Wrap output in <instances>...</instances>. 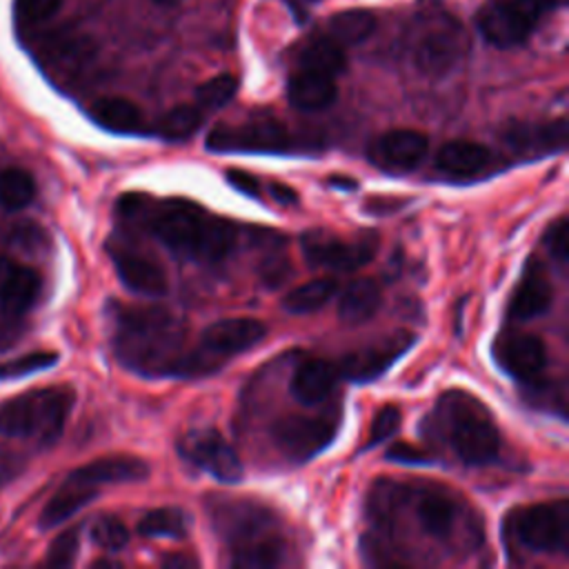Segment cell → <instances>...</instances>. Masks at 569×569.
<instances>
[{"instance_id":"cell-50","label":"cell","mask_w":569,"mask_h":569,"mask_svg":"<svg viewBox=\"0 0 569 569\" xmlns=\"http://www.w3.org/2000/svg\"><path fill=\"white\" fill-rule=\"evenodd\" d=\"M16 267H18V262H13V260L7 258V256H0V293H2V289L7 287L9 278L13 276Z\"/></svg>"},{"instance_id":"cell-6","label":"cell","mask_w":569,"mask_h":569,"mask_svg":"<svg viewBox=\"0 0 569 569\" xmlns=\"http://www.w3.org/2000/svg\"><path fill=\"white\" fill-rule=\"evenodd\" d=\"M267 327L256 318H222L202 331L198 347L187 351L180 376L213 373L227 358L258 345Z\"/></svg>"},{"instance_id":"cell-14","label":"cell","mask_w":569,"mask_h":569,"mask_svg":"<svg viewBox=\"0 0 569 569\" xmlns=\"http://www.w3.org/2000/svg\"><path fill=\"white\" fill-rule=\"evenodd\" d=\"M218 531L231 547L276 533V518L267 507L251 500H216L209 507Z\"/></svg>"},{"instance_id":"cell-38","label":"cell","mask_w":569,"mask_h":569,"mask_svg":"<svg viewBox=\"0 0 569 569\" xmlns=\"http://www.w3.org/2000/svg\"><path fill=\"white\" fill-rule=\"evenodd\" d=\"M91 540L107 551H118L129 542V529L116 516H102L91 525Z\"/></svg>"},{"instance_id":"cell-7","label":"cell","mask_w":569,"mask_h":569,"mask_svg":"<svg viewBox=\"0 0 569 569\" xmlns=\"http://www.w3.org/2000/svg\"><path fill=\"white\" fill-rule=\"evenodd\" d=\"M507 536L533 553L569 551V502H538L509 511L505 520Z\"/></svg>"},{"instance_id":"cell-17","label":"cell","mask_w":569,"mask_h":569,"mask_svg":"<svg viewBox=\"0 0 569 569\" xmlns=\"http://www.w3.org/2000/svg\"><path fill=\"white\" fill-rule=\"evenodd\" d=\"M413 513L420 531L438 542H447L456 536L462 505L440 487H422L413 502Z\"/></svg>"},{"instance_id":"cell-46","label":"cell","mask_w":569,"mask_h":569,"mask_svg":"<svg viewBox=\"0 0 569 569\" xmlns=\"http://www.w3.org/2000/svg\"><path fill=\"white\" fill-rule=\"evenodd\" d=\"M224 176H227V182L236 191H240V193H244L249 198H258L260 196V182H258V178L253 173L242 171V169H227Z\"/></svg>"},{"instance_id":"cell-15","label":"cell","mask_w":569,"mask_h":569,"mask_svg":"<svg viewBox=\"0 0 569 569\" xmlns=\"http://www.w3.org/2000/svg\"><path fill=\"white\" fill-rule=\"evenodd\" d=\"M416 342V336L411 331L398 329L371 345H365L342 358L338 365V373L347 380L367 382L380 378L411 345Z\"/></svg>"},{"instance_id":"cell-19","label":"cell","mask_w":569,"mask_h":569,"mask_svg":"<svg viewBox=\"0 0 569 569\" xmlns=\"http://www.w3.org/2000/svg\"><path fill=\"white\" fill-rule=\"evenodd\" d=\"M109 253L116 273L127 289L149 298H158L167 291L164 269L147 253H140L129 244H109Z\"/></svg>"},{"instance_id":"cell-44","label":"cell","mask_w":569,"mask_h":569,"mask_svg":"<svg viewBox=\"0 0 569 569\" xmlns=\"http://www.w3.org/2000/svg\"><path fill=\"white\" fill-rule=\"evenodd\" d=\"M260 271V280L267 284V287H280L289 276H291V264L287 262L284 256L276 253V256H269L260 262L258 267Z\"/></svg>"},{"instance_id":"cell-22","label":"cell","mask_w":569,"mask_h":569,"mask_svg":"<svg viewBox=\"0 0 569 569\" xmlns=\"http://www.w3.org/2000/svg\"><path fill=\"white\" fill-rule=\"evenodd\" d=\"M493 162L491 151L471 140H451L436 153V169L451 178H473L489 169Z\"/></svg>"},{"instance_id":"cell-33","label":"cell","mask_w":569,"mask_h":569,"mask_svg":"<svg viewBox=\"0 0 569 569\" xmlns=\"http://www.w3.org/2000/svg\"><path fill=\"white\" fill-rule=\"evenodd\" d=\"M91 56V47L82 38H58L44 47L42 60L49 69L60 73L78 71Z\"/></svg>"},{"instance_id":"cell-24","label":"cell","mask_w":569,"mask_h":569,"mask_svg":"<svg viewBox=\"0 0 569 569\" xmlns=\"http://www.w3.org/2000/svg\"><path fill=\"white\" fill-rule=\"evenodd\" d=\"M507 142L522 153H553L567 144V120L556 118L542 124H518L507 133Z\"/></svg>"},{"instance_id":"cell-29","label":"cell","mask_w":569,"mask_h":569,"mask_svg":"<svg viewBox=\"0 0 569 569\" xmlns=\"http://www.w3.org/2000/svg\"><path fill=\"white\" fill-rule=\"evenodd\" d=\"M376 31V16L367 9H345L329 16L325 33L340 47H351L365 42Z\"/></svg>"},{"instance_id":"cell-28","label":"cell","mask_w":569,"mask_h":569,"mask_svg":"<svg viewBox=\"0 0 569 569\" xmlns=\"http://www.w3.org/2000/svg\"><path fill=\"white\" fill-rule=\"evenodd\" d=\"M298 64H300V69H309V71H318V73L336 78L347 67L345 47H340L327 33L313 36L302 42L300 53H298Z\"/></svg>"},{"instance_id":"cell-37","label":"cell","mask_w":569,"mask_h":569,"mask_svg":"<svg viewBox=\"0 0 569 569\" xmlns=\"http://www.w3.org/2000/svg\"><path fill=\"white\" fill-rule=\"evenodd\" d=\"M236 91L238 78L231 73H220L196 89V104L200 109H220L236 96Z\"/></svg>"},{"instance_id":"cell-30","label":"cell","mask_w":569,"mask_h":569,"mask_svg":"<svg viewBox=\"0 0 569 569\" xmlns=\"http://www.w3.org/2000/svg\"><path fill=\"white\" fill-rule=\"evenodd\" d=\"M282 556H284V545L278 533H269V536L231 547V565L242 569L276 567L282 562Z\"/></svg>"},{"instance_id":"cell-42","label":"cell","mask_w":569,"mask_h":569,"mask_svg":"<svg viewBox=\"0 0 569 569\" xmlns=\"http://www.w3.org/2000/svg\"><path fill=\"white\" fill-rule=\"evenodd\" d=\"M400 420H402V416H400V409H398L396 405H385V407H380L378 413H376L373 420H371L365 449L376 447V445L389 440V438L398 431Z\"/></svg>"},{"instance_id":"cell-36","label":"cell","mask_w":569,"mask_h":569,"mask_svg":"<svg viewBox=\"0 0 569 569\" xmlns=\"http://www.w3.org/2000/svg\"><path fill=\"white\" fill-rule=\"evenodd\" d=\"M202 124V109L198 104H178L169 109L158 122V136L164 140H184Z\"/></svg>"},{"instance_id":"cell-49","label":"cell","mask_w":569,"mask_h":569,"mask_svg":"<svg viewBox=\"0 0 569 569\" xmlns=\"http://www.w3.org/2000/svg\"><path fill=\"white\" fill-rule=\"evenodd\" d=\"M400 204H405V200H393V198H380V196H378V198H371L365 207L371 209V211H376V213H380L382 209H385V211H393V209L400 207Z\"/></svg>"},{"instance_id":"cell-13","label":"cell","mask_w":569,"mask_h":569,"mask_svg":"<svg viewBox=\"0 0 569 569\" xmlns=\"http://www.w3.org/2000/svg\"><path fill=\"white\" fill-rule=\"evenodd\" d=\"M491 353L496 365L511 378L520 380L522 385L538 380L547 367L545 342L527 331H500L491 345Z\"/></svg>"},{"instance_id":"cell-20","label":"cell","mask_w":569,"mask_h":569,"mask_svg":"<svg viewBox=\"0 0 569 569\" xmlns=\"http://www.w3.org/2000/svg\"><path fill=\"white\" fill-rule=\"evenodd\" d=\"M338 378H340V373H338L336 365H331L327 360L309 358L296 367L291 382H289V391L300 405L316 407L331 396Z\"/></svg>"},{"instance_id":"cell-1","label":"cell","mask_w":569,"mask_h":569,"mask_svg":"<svg viewBox=\"0 0 569 569\" xmlns=\"http://www.w3.org/2000/svg\"><path fill=\"white\" fill-rule=\"evenodd\" d=\"M118 216L129 224L142 227L173 253L200 262L227 258L238 242L233 222L209 216L200 204L184 198L151 200L140 193H127L118 202Z\"/></svg>"},{"instance_id":"cell-40","label":"cell","mask_w":569,"mask_h":569,"mask_svg":"<svg viewBox=\"0 0 569 569\" xmlns=\"http://www.w3.org/2000/svg\"><path fill=\"white\" fill-rule=\"evenodd\" d=\"M78 547H80V527L64 529L49 545L47 565L49 567H69V565H73L76 556H78Z\"/></svg>"},{"instance_id":"cell-35","label":"cell","mask_w":569,"mask_h":569,"mask_svg":"<svg viewBox=\"0 0 569 569\" xmlns=\"http://www.w3.org/2000/svg\"><path fill=\"white\" fill-rule=\"evenodd\" d=\"M36 196L33 176L22 167H7L0 171V207L7 211L24 209Z\"/></svg>"},{"instance_id":"cell-31","label":"cell","mask_w":569,"mask_h":569,"mask_svg":"<svg viewBox=\"0 0 569 569\" xmlns=\"http://www.w3.org/2000/svg\"><path fill=\"white\" fill-rule=\"evenodd\" d=\"M40 289H42V280L38 271L18 264L7 287L0 293V305L11 313H24L38 300Z\"/></svg>"},{"instance_id":"cell-3","label":"cell","mask_w":569,"mask_h":569,"mask_svg":"<svg viewBox=\"0 0 569 569\" xmlns=\"http://www.w3.org/2000/svg\"><path fill=\"white\" fill-rule=\"evenodd\" d=\"M431 433L465 465H489L500 456V429L473 393L465 389L445 391L429 418Z\"/></svg>"},{"instance_id":"cell-39","label":"cell","mask_w":569,"mask_h":569,"mask_svg":"<svg viewBox=\"0 0 569 569\" xmlns=\"http://www.w3.org/2000/svg\"><path fill=\"white\" fill-rule=\"evenodd\" d=\"M56 362H58V353H56V351H33V353L20 356V358H16V360L2 362V365H0V380H7V378H22V376H29V373H33V371L53 367Z\"/></svg>"},{"instance_id":"cell-51","label":"cell","mask_w":569,"mask_h":569,"mask_svg":"<svg viewBox=\"0 0 569 569\" xmlns=\"http://www.w3.org/2000/svg\"><path fill=\"white\" fill-rule=\"evenodd\" d=\"M331 184H336V187H349V189L356 187V182H353V180H345V176H331Z\"/></svg>"},{"instance_id":"cell-27","label":"cell","mask_w":569,"mask_h":569,"mask_svg":"<svg viewBox=\"0 0 569 569\" xmlns=\"http://www.w3.org/2000/svg\"><path fill=\"white\" fill-rule=\"evenodd\" d=\"M382 302V289L373 278H356L351 280L338 300V316L349 325H358L369 320Z\"/></svg>"},{"instance_id":"cell-47","label":"cell","mask_w":569,"mask_h":569,"mask_svg":"<svg viewBox=\"0 0 569 569\" xmlns=\"http://www.w3.org/2000/svg\"><path fill=\"white\" fill-rule=\"evenodd\" d=\"M269 196L276 200V202H280V204H296L298 202V193L289 187V184H284V182H269Z\"/></svg>"},{"instance_id":"cell-4","label":"cell","mask_w":569,"mask_h":569,"mask_svg":"<svg viewBox=\"0 0 569 569\" xmlns=\"http://www.w3.org/2000/svg\"><path fill=\"white\" fill-rule=\"evenodd\" d=\"M409 58L427 78L449 73L467 53L469 40L462 24L442 7L425 4L409 24Z\"/></svg>"},{"instance_id":"cell-16","label":"cell","mask_w":569,"mask_h":569,"mask_svg":"<svg viewBox=\"0 0 569 569\" xmlns=\"http://www.w3.org/2000/svg\"><path fill=\"white\" fill-rule=\"evenodd\" d=\"M429 138L425 133L416 129H391L369 142L367 158L387 173H407L425 160Z\"/></svg>"},{"instance_id":"cell-18","label":"cell","mask_w":569,"mask_h":569,"mask_svg":"<svg viewBox=\"0 0 569 569\" xmlns=\"http://www.w3.org/2000/svg\"><path fill=\"white\" fill-rule=\"evenodd\" d=\"M553 300V287L545 264L538 258H529L516 282V289L507 305L509 320H531L542 316Z\"/></svg>"},{"instance_id":"cell-41","label":"cell","mask_w":569,"mask_h":569,"mask_svg":"<svg viewBox=\"0 0 569 569\" xmlns=\"http://www.w3.org/2000/svg\"><path fill=\"white\" fill-rule=\"evenodd\" d=\"M60 4L62 0H16L13 9L22 27H36L51 20L58 13Z\"/></svg>"},{"instance_id":"cell-12","label":"cell","mask_w":569,"mask_h":569,"mask_svg":"<svg viewBox=\"0 0 569 569\" xmlns=\"http://www.w3.org/2000/svg\"><path fill=\"white\" fill-rule=\"evenodd\" d=\"M302 253L311 267L351 271L369 262L376 253L378 238L373 233H360L353 240L338 238L329 231L311 229L302 236Z\"/></svg>"},{"instance_id":"cell-23","label":"cell","mask_w":569,"mask_h":569,"mask_svg":"<svg viewBox=\"0 0 569 569\" xmlns=\"http://www.w3.org/2000/svg\"><path fill=\"white\" fill-rule=\"evenodd\" d=\"M336 80L309 69H298L287 84V98L300 111H322L336 102Z\"/></svg>"},{"instance_id":"cell-8","label":"cell","mask_w":569,"mask_h":569,"mask_svg":"<svg viewBox=\"0 0 569 569\" xmlns=\"http://www.w3.org/2000/svg\"><path fill=\"white\" fill-rule=\"evenodd\" d=\"M556 7L558 0H485L476 27L489 44L509 49L522 44Z\"/></svg>"},{"instance_id":"cell-52","label":"cell","mask_w":569,"mask_h":569,"mask_svg":"<svg viewBox=\"0 0 569 569\" xmlns=\"http://www.w3.org/2000/svg\"><path fill=\"white\" fill-rule=\"evenodd\" d=\"M158 2H164V4H173L176 0H158Z\"/></svg>"},{"instance_id":"cell-9","label":"cell","mask_w":569,"mask_h":569,"mask_svg":"<svg viewBox=\"0 0 569 569\" xmlns=\"http://www.w3.org/2000/svg\"><path fill=\"white\" fill-rule=\"evenodd\" d=\"M338 433L336 413H289L273 422L276 447L293 462H307L318 456Z\"/></svg>"},{"instance_id":"cell-48","label":"cell","mask_w":569,"mask_h":569,"mask_svg":"<svg viewBox=\"0 0 569 569\" xmlns=\"http://www.w3.org/2000/svg\"><path fill=\"white\" fill-rule=\"evenodd\" d=\"M162 567H167V569H191V567H198V560L189 553L173 551V553L162 558Z\"/></svg>"},{"instance_id":"cell-26","label":"cell","mask_w":569,"mask_h":569,"mask_svg":"<svg viewBox=\"0 0 569 569\" xmlns=\"http://www.w3.org/2000/svg\"><path fill=\"white\" fill-rule=\"evenodd\" d=\"M89 118L113 133H138L142 129V111L136 102L120 96H104L91 102Z\"/></svg>"},{"instance_id":"cell-21","label":"cell","mask_w":569,"mask_h":569,"mask_svg":"<svg viewBox=\"0 0 569 569\" xmlns=\"http://www.w3.org/2000/svg\"><path fill=\"white\" fill-rule=\"evenodd\" d=\"M69 476L91 485H111V482H138L149 476V467L142 458L129 456V453H116V456H104L98 460H91Z\"/></svg>"},{"instance_id":"cell-43","label":"cell","mask_w":569,"mask_h":569,"mask_svg":"<svg viewBox=\"0 0 569 569\" xmlns=\"http://www.w3.org/2000/svg\"><path fill=\"white\" fill-rule=\"evenodd\" d=\"M545 247L551 253V258L565 267L567 264V253H569V224H567V216L556 218L547 233H545Z\"/></svg>"},{"instance_id":"cell-45","label":"cell","mask_w":569,"mask_h":569,"mask_svg":"<svg viewBox=\"0 0 569 569\" xmlns=\"http://www.w3.org/2000/svg\"><path fill=\"white\" fill-rule=\"evenodd\" d=\"M387 458L400 465H429L431 456L427 451H422L416 445H407V442H396L389 451Z\"/></svg>"},{"instance_id":"cell-32","label":"cell","mask_w":569,"mask_h":569,"mask_svg":"<svg viewBox=\"0 0 569 569\" xmlns=\"http://www.w3.org/2000/svg\"><path fill=\"white\" fill-rule=\"evenodd\" d=\"M336 291H338V282L333 278H316L291 289L282 298V307L289 313H311L325 307Z\"/></svg>"},{"instance_id":"cell-10","label":"cell","mask_w":569,"mask_h":569,"mask_svg":"<svg viewBox=\"0 0 569 569\" xmlns=\"http://www.w3.org/2000/svg\"><path fill=\"white\" fill-rule=\"evenodd\" d=\"M291 144L287 127L269 116L249 118L240 124H220L207 138V149L229 151H284Z\"/></svg>"},{"instance_id":"cell-25","label":"cell","mask_w":569,"mask_h":569,"mask_svg":"<svg viewBox=\"0 0 569 569\" xmlns=\"http://www.w3.org/2000/svg\"><path fill=\"white\" fill-rule=\"evenodd\" d=\"M98 493V487H91L73 476L64 480V485L53 493V498L44 505L40 513V527L53 529L69 520L76 511H80L84 505H89Z\"/></svg>"},{"instance_id":"cell-5","label":"cell","mask_w":569,"mask_h":569,"mask_svg":"<svg viewBox=\"0 0 569 569\" xmlns=\"http://www.w3.org/2000/svg\"><path fill=\"white\" fill-rule=\"evenodd\" d=\"M71 407L73 391L67 387L27 391L0 407V433L51 445L60 438Z\"/></svg>"},{"instance_id":"cell-34","label":"cell","mask_w":569,"mask_h":569,"mask_svg":"<svg viewBox=\"0 0 569 569\" xmlns=\"http://www.w3.org/2000/svg\"><path fill=\"white\" fill-rule=\"evenodd\" d=\"M189 518L178 507H158L147 511L138 522V533L144 538H182L187 536Z\"/></svg>"},{"instance_id":"cell-2","label":"cell","mask_w":569,"mask_h":569,"mask_svg":"<svg viewBox=\"0 0 569 569\" xmlns=\"http://www.w3.org/2000/svg\"><path fill=\"white\" fill-rule=\"evenodd\" d=\"M113 349L127 369L142 376H180L189 351L182 322L158 305L118 307Z\"/></svg>"},{"instance_id":"cell-11","label":"cell","mask_w":569,"mask_h":569,"mask_svg":"<svg viewBox=\"0 0 569 569\" xmlns=\"http://www.w3.org/2000/svg\"><path fill=\"white\" fill-rule=\"evenodd\" d=\"M176 449L182 460L222 482H238L242 478V462L236 449L216 429H191L180 436Z\"/></svg>"}]
</instances>
